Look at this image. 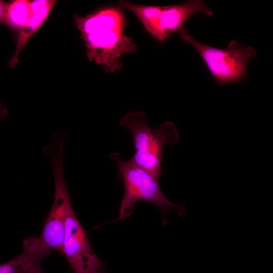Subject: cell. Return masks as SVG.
<instances>
[{
  "label": "cell",
  "mask_w": 273,
  "mask_h": 273,
  "mask_svg": "<svg viewBox=\"0 0 273 273\" xmlns=\"http://www.w3.org/2000/svg\"><path fill=\"white\" fill-rule=\"evenodd\" d=\"M86 48L89 61L102 66L107 73L119 70V59L125 53L136 52L131 37L124 33L125 18L119 7H107L74 18Z\"/></svg>",
  "instance_id": "1"
},
{
  "label": "cell",
  "mask_w": 273,
  "mask_h": 273,
  "mask_svg": "<svg viewBox=\"0 0 273 273\" xmlns=\"http://www.w3.org/2000/svg\"><path fill=\"white\" fill-rule=\"evenodd\" d=\"M119 124L129 131L133 139L134 152L132 160L159 179L162 174L164 146L178 141V132L174 123L167 121L158 127L152 128L144 112L131 111L120 118Z\"/></svg>",
  "instance_id": "2"
},
{
  "label": "cell",
  "mask_w": 273,
  "mask_h": 273,
  "mask_svg": "<svg viewBox=\"0 0 273 273\" xmlns=\"http://www.w3.org/2000/svg\"><path fill=\"white\" fill-rule=\"evenodd\" d=\"M110 158L117 165L118 175L122 180L124 190L116 220H123L129 216L134 210L135 204L139 201L155 205L162 214L164 225L167 222V215L170 210H175L180 216L186 214L185 205L169 201L161 191L158 179L139 167L131 158L122 160L116 152L111 153Z\"/></svg>",
  "instance_id": "3"
},
{
  "label": "cell",
  "mask_w": 273,
  "mask_h": 273,
  "mask_svg": "<svg viewBox=\"0 0 273 273\" xmlns=\"http://www.w3.org/2000/svg\"><path fill=\"white\" fill-rule=\"evenodd\" d=\"M118 7L133 12L146 30L160 42L185 27V23L193 15L200 13L207 16L213 15L202 0L189 1L183 4L167 6L142 5L120 1Z\"/></svg>",
  "instance_id": "4"
},
{
  "label": "cell",
  "mask_w": 273,
  "mask_h": 273,
  "mask_svg": "<svg viewBox=\"0 0 273 273\" xmlns=\"http://www.w3.org/2000/svg\"><path fill=\"white\" fill-rule=\"evenodd\" d=\"M181 38L194 47L205 63L209 72L220 84L239 82L247 75L249 61L256 55V50L236 40L226 49L214 48L197 41L184 27L179 31Z\"/></svg>",
  "instance_id": "5"
},
{
  "label": "cell",
  "mask_w": 273,
  "mask_h": 273,
  "mask_svg": "<svg viewBox=\"0 0 273 273\" xmlns=\"http://www.w3.org/2000/svg\"><path fill=\"white\" fill-rule=\"evenodd\" d=\"M64 136L58 134L46 148L51 156L55 182V195L53 205L47 217L40 241L51 249L62 254L65 223L68 209L72 205L65 182L64 172Z\"/></svg>",
  "instance_id": "6"
},
{
  "label": "cell",
  "mask_w": 273,
  "mask_h": 273,
  "mask_svg": "<svg viewBox=\"0 0 273 273\" xmlns=\"http://www.w3.org/2000/svg\"><path fill=\"white\" fill-rule=\"evenodd\" d=\"M62 254L68 260L72 273H107L105 262L92 248L72 205L66 217Z\"/></svg>",
  "instance_id": "7"
},
{
  "label": "cell",
  "mask_w": 273,
  "mask_h": 273,
  "mask_svg": "<svg viewBox=\"0 0 273 273\" xmlns=\"http://www.w3.org/2000/svg\"><path fill=\"white\" fill-rule=\"evenodd\" d=\"M22 245L21 254L0 264V273H43L41 262L51 249L34 236L24 239Z\"/></svg>",
  "instance_id": "8"
},
{
  "label": "cell",
  "mask_w": 273,
  "mask_h": 273,
  "mask_svg": "<svg viewBox=\"0 0 273 273\" xmlns=\"http://www.w3.org/2000/svg\"><path fill=\"white\" fill-rule=\"evenodd\" d=\"M57 2L54 0L31 1V15L26 25L18 32L15 52L9 62L11 68L15 67L19 63L20 52L28 40L47 20Z\"/></svg>",
  "instance_id": "9"
},
{
  "label": "cell",
  "mask_w": 273,
  "mask_h": 273,
  "mask_svg": "<svg viewBox=\"0 0 273 273\" xmlns=\"http://www.w3.org/2000/svg\"><path fill=\"white\" fill-rule=\"evenodd\" d=\"M31 15V1L15 0L8 3L5 26L15 32L23 27Z\"/></svg>",
  "instance_id": "10"
},
{
  "label": "cell",
  "mask_w": 273,
  "mask_h": 273,
  "mask_svg": "<svg viewBox=\"0 0 273 273\" xmlns=\"http://www.w3.org/2000/svg\"><path fill=\"white\" fill-rule=\"evenodd\" d=\"M8 3L0 1V23L5 25Z\"/></svg>",
  "instance_id": "11"
},
{
  "label": "cell",
  "mask_w": 273,
  "mask_h": 273,
  "mask_svg": "<svg viewBox=\"0 0 273 273\" xmlns=\"http://www.w3.org/2000/svg\"><path fill=\"white\" fill-rule=\"evenodd\" d=\"M8 113L6 107L3 104H0V121L4 119Z\"/></svg>",
  "instance_id": "12"
}]
</instances>
